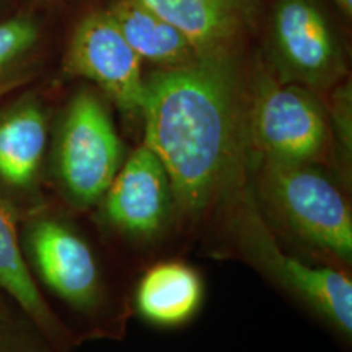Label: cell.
<instances>
[{
    "label": "cell",
    "instance_id": "cell-2",
    "mask_svg": "<svg viewBox=\"0 0 352 352\" xmlns=\"http://www.w3.org/2000/svg\"><path fill=\"white\" fill-rule=\"evenodd\" d=\"M19 235L30 274L77 346L124 340L132 318L134 274L87 214L51 199L19 220Z\"/></svg>",
    "mask_w": 352,
    "mask_h": 352
},
{
    "label": "cell",
    "instance_id": "cell-4",
    "mask_svg": "<svg viewBox=\"0 0 352 352\" xmlns=\"http://www.w3.org/2000/svg\"><path fill=\"white\" fill-rule=\"evenodd\" d=\"M202 254L250 266L334 340L351 347L352 272L307 261L285 250L264 222L250 184L228 208Z\"/></svg>",
    "mask_w": 352,
    "mask_h": 352
},
{
    "label": "cell",
    "instance_id": "cell-15",
    "mask_svg": "<svg viewBox=\"0 0 352 352\" xmlns=\"http://www.w3.org/2000/svg\"><path fill=\"white\" fill-rule=\"evenodd\" d=\"M43 10L15 7L0 19V101L41 78L47 60Z\"/></svg>",
    "mask_w": 352,
    "mask_h": 352
},
{
    "label": "cell",
    "instance_id": "cell-18",
    "mask_svg": "<svg viewBox=\"0 0 352 352\" xmlns=\"http://www.w3.org/2000/svg\"><path fill=\"white\" fill-rule=\"evenodd\" d=\"M64 0H23L21 3H25V6H30V7H34V8H39V10H43V8H51V7H56L59 6V3H63Z\"/></svg>",
    "mask_w": 352,
    "mask_h": 352
},
{
    "label": "cell",
    "instance_id": "cell-19",
    "mask_svg": "<svg viewBox=\"0 0 352 352\" xmlns=\"http://www.w3.org/2000/svg\"><path fill=\"white\" fill-rule=\"evenodd\" d=\"M329 2L333 3L334 7L340 10L342 15L346 16V19L351 20L352 16V0H329Z\"/></svg>",
    "mask_w": 352,
    "mask_h": 352
},
{
    "label": "cell",
    "instance_id": "cell-20",
    "mask_svg": "<svg viewBox=\"0 0 352 352\" xmlns=\"http://www.w3.org/2000/svg\"><path fill=\"white\" fill-rule=\"evenodd\" d=\"M13 0H0V19H2L3 15H7L8 12L13 10Z\"/></svg>",
    "mask_w": 352,
    "mask_h": 352
},
{
    "label": "cell",
    "instance_id": "cell-10",
    "mask_svg": "<svg viewBox=\"0 0 352 352\" xmlns=\"http://www.w3.org/2000/svg\"><path fill=\"white\" fill-rule=\"evenodd\" d=\"M59 74L63 80L90 83L122 116L140 120L144 63L107 10H94L77 21L60 56Z\"/></svg>",
    "mask_w": 352,
    "mask_h": 352
},
{
    "label": "cell",
    "instance_id": "cell-14",
    "mask_svg": "<svg viewBox=\"0 0 352 352\" xmlns=\"http://www.w3.org/2000/svg\"><path fill=\"white\" fill-rule=\"evenodd\" d=\"M144 64L152 70L191 67L201 57L188 38L142 0H111L104 8Z\"/></svg>",
    "mask_w": 352,
    "mask_h": 352
},
{
    "label": "cell",
    "instance_id": "cell-8",
    "mask_svg": "<svg viewBox=\"0 0 352 352\" xmlns=\"http://www.w3.org/2000/svg\"><path fill=\"white\" fill-rule=\"evenodd\" d=\"M279 82L323 96L349 76L346 51L323 0H270L263 52Z\"/></svg>",
    "mask_w": 352,
    "mask_h": 352
},
{
    "label": "cell",
    "instance_id": "cell-5",
    "mask_svg": "<svg viewBox=\"0 0 352 352\" xmlns=\"http://www.w3.org/2000/svg\"><path fill=\"white\" fill-rule=\"evenodd\" d=\"M87 215L134 277L155 259L186 253L170 178L142 142Z\"/></svg>",
    "mask_w": 352,
    "mask_h": 352
},
{
    "label": "cell",
    "instance_id": "cell-16",
    "mask_svg": "<svg viewBox=\"0 0 352 352\" xmlns=\"http://www.w3.org/2000/svg\"><path fill=\"white\" fill-rule=\"evenodd\" d=\"M334 168L347 186H352V82L351 77L338 83L324 95Z\"/></svg>",
    "mask_w": 352,
    "mask_h": 352
},
{
    "label": "cell",
    "instance_id": "cell-3",
    "mask_svg": "<svg viewBox=\"0 0 352 352\" xmlns=\"http://www.w3.org/2000/svg\"><path fill=\"white\" fill-rule=\"evenodd\" d=\"M250 186L279 243L307 261L352 272L351 186L328 166L256 158Z\"/></svg>",
    "mask_w": 352,
    "mask_h": 352
},
{
    "label": "cell",
    "instance_id": "cell-11",
    "mask_svg": "<svg viewBox=\"0 0 352 352\" xmlns=\"http://www.w3.org/2000/svg\"><path fill=\"white\" fill-rule=\"evenodd\" d=\"M192 44L201 59L246 56L258 0H142Z\"/></svg>",
    "mask_w": 352,
    "mask_h": 352
},
{
    "label": "cell",
    "instance_id": "cell-6",
    "mask_svg": "<svg viewBox=\"0 0 352 352\" xmlns=\"http://www.w3.org/2000/svg\"><path fill=\"white\" fill-rule=\"evenodd\" d=\"M127 153L109 101L90 83L77 87L56 104L52 116L46 168L51 197L74 212L88 214Z\"/></svg>",
    "mask_w": 352,
    "mask_h": 352
},
{
    "label": "cell",
    "instance_id": "cell-12",
    "mask_svg": "<svg viewBox=\"0 0 352 352\" xmlns=\"http://www.w3.org/2000/svg\"><path fill=\"white\" fill-rule=\"evenodd\" d=\"M204 302V276L183 254L155 259L132 280V316L152 328L173 331L188 327Z\"/></svg>",
    "mask_w": 352,
    "mask_h": 352
},
{
    "label": "cell",
    "instance_id": "cell-13",
    "mask_svg": "<svg viewBox=\"0 0 352 352\" xmlns=\"http://www.w3.org/2000/svg\"><path fill=\"white\" fill-rule=\"evenodd\" d=\"M0 294L38 324L57 352H74L77 342L63 318L43 296L26 266L20 246L19 219L0 197Z\"/></svg>",
    "mask_w": 352,
    "mask_h": 352
},
{
    "label": "cell",
    "instance_id": "cell-1",
    "mask_svg": "<svg viewBox=\"0 0 352 352\" xmlns=\"http://www.w3.org/2000/svg\"><path fill=\"white\" fill-rule=\"evenodd\" d=\"M142 140L173 188L186 252L208 248L250 184L248 59H201L145 74Z\"/></svg>",
    "mask_w": 352,
    "mask_h": 352
},
{
    "label": "cell",
    "instance_id": "cell-7",
    "mask_svg": "<svg viewBox=\"0 0 352 352\" xmlns=\"http://www.w3.org/2000/svg\"><path fill=\"white\" fill-rule=\"evenodd\" d=\"M248 139L252 162L320 164L336 173L323 96L279 82L258 56L248 60Z\"/></svg>",
    "mask_w": 352,
    "mask_h": 352
},
{
    "label": "cell",
    "instance_id": "cell-9",
    "mask_svg": "<svg viewBox=\"0 0 352 352\" xmlns=\"http://www.w3.org/2000/svg\"><path fill=\"white\" fill-rule=\"evenodd\" d=\"M54 109L50 90L36 83L0 101V197L19 220L52 199L46 168Z\"/></svg>",
    "mask_w": 352,
    "mask_h": 352
},
{
    "label": "cell",
    "instance_id": "cell-17",
    "mask_svg": "<svg viewBox=\"0 0 352 352\" xmlns=\"http://www.w3.org/2000/svg\"><path fill=\"white\" fill-rule=\"evenodd\" d=\"M0 352H57L34 321L0 294Z\"/></svg>",
    "mask_w": 352,
    "mask_h": 352
}]
</instances>
